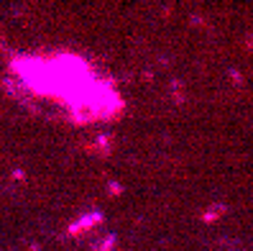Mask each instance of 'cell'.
<instances>
[{"instance_id":"cell-1","label":"cell","mask_w":253,"mask_h":251,"mask_svg":"<svg viewBox=\"0 0 253 251\" xmlns=\"http://www.w3.org/2000/svg\"><path fill=\"white\" fill-rule=\"evenodd\" d=\"M13 72L28 93L56 102L77 121H102L123 108L118 90L100 80L82 56H23L13 62Z\"/></svg>"}]
</instances>
